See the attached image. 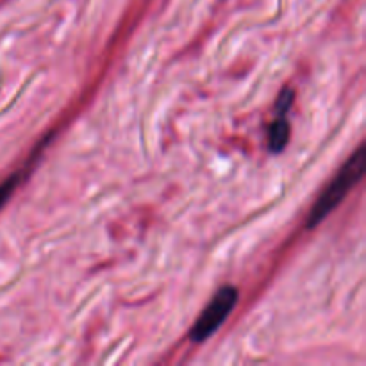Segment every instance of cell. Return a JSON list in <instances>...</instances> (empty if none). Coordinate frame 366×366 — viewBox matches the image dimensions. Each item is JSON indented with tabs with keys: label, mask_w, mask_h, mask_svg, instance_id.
I'll return each mask as SVG.
<instances>
[{
	"label": "cell",
	"mask_w": 366,
	"mask_h": 366,
	"mask_svg": "<svg viewBox=\"0 0 366 366\" xmlns=\"http://www.w3.org/2000/svg\"><path fill=\"white\" fill-rule=\"evenodd\" d=\"M238 299V290H236L234 286H222V288L214 293V297L211 299V302L207 304L206 310H204L202 313H200V317L197 318L195 324H193L192 331H189L192 342L202 343L206 342L207 338H211V336L222 327V324L227 320L229 315L232 313Z\"/></svg>",
	"instance_id": "obj_2"
},
{
	"label": "cell",
	"mask_w": 366,
	"mask_h": 366,
	"mask_svg": "<svg viewBox=\"0 0 366 366\" xmlns=\"http://www.w3.org/2000/svg\"><path fill=\"white\" fill-rule=\"evenodd\" d=\"M20 177H21L20 174H14V175H11V177H7L6 181L0 184V207H2L7 200H9L11 193L16 189L18 182H20Z\"/></svg>",
	"instance_id": "obj_5"
},
{
	"label": "cell",
	"mask_w": 366,
	"mask_h": 366,
	"mask_svg": "<svg viewBox=\"0 0 366 366\" xmlns=\"http://www.w3.org/2000/svg\"><path fill=\"white\" fill-rule=\"evenodd\" d=\"M293 100H295V92L292 88L282 89L277 97V102H275V114H288Z\"/></svg>",
	"instance_id": "obj_4"
},
{
	"label": "cell",
	"mask_w": 366,
	"mask_h": 366,
	"mask_svg": "<svg viewBox=\"0 0 366 366\" xmlns=\"http://www.w3.org/2000/svg\"><path fill=\"white\" fill-rule=\"evenodd\" d=\"M366 170V152L365 145H360V149L347 159V163L340 168L336 177L329 182L327 188L324 189L318 200L315 202L313 209H311L310 217L306 220L307 229H315L320 224L324 218H327L336 207L342 204L345 199L347 193L361 181Z\"/></svg>",
	"instance_id": "obj_1"
},
{
	"label": "cell",
	"mask_w": 366,
	"mask_h": 366,
	"mask_svg": "<svg viewBox=\"0 0 366 366\" xmlns=\"http://www.w3.org/2000/svg\"><path fill=\"white\" fill-rule=\"evenodd\" d=\"M290 142L288 114H275L274 124L268 129V147L272 152H282Z\"/></svg>",
	"instance_id": "obj_3"
}]
</instances>
